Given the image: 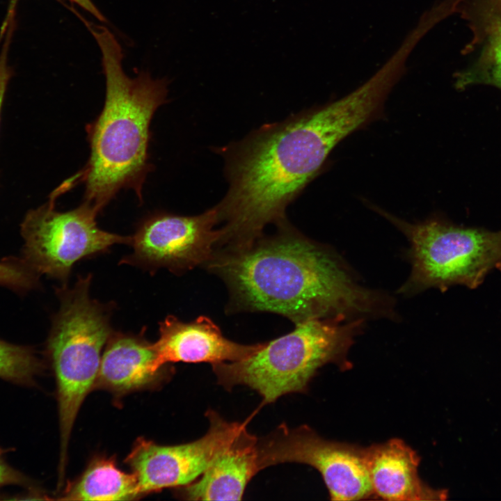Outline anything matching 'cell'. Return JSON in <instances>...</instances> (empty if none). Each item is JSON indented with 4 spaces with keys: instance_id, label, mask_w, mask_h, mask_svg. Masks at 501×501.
<instances>
[{
    "instance_id": "obj_22",
    "label": "cell",
    "mask_w": 501,
    "mask_h": 501,
    "mask_svg": "<svg viewBox=\"0 0 501 501\" xmlns=\"http://www.w3.org/2000/svg\"><path fill=\"white\" fill-rule=\"evenodd\" d=\"M488 5L486 12L501 15V0H487Z\"/></svg>"
},
{
    "instance_id": "obj_17",
    "label": "cell",
    "mask_w": 501,
    "mask_h": 501,
    "mask_svg": "<svg viewBox=\"0 0 501 501\" xmlns=\"http://www.w3.org/2000/svg\"><path fill=\"white\" fill-rule=\"evenodd\" d=\"M42 369V362L33 349L0 340V379L33 386Z\"/></svg>"
},
{
    "instance_id": "obj_3",
    "label": "cell",
    "mask_w": 501,
    "mask_h": 501,
    "mask_svg": "<svg viewBox=\"0 0 501 501\" xmlns=\"http://www.w3.org/2000/svg\"><path fill=\"white\" fill-rule=\"evenodd\" d=\"M102 51L106 78L103 109L86 127L88 160L74 175L85 185L84 201L98 213L122 189H133L140 200L150 170V126L157 109L166 102L165 79L141 73L132 79L122 67L121 47L104 27L85 22Z\"/></svg>"
},
{
    "instance_id": "obj_20",
    "label": "cell",
    "mask_w": 501,
    "mask_h": 501,
    "mask_svg": "<svg viewBox=\"0 0 501 501\" xmlns=\"http://www.w3.org/2000/svg\"><path fill=\"white\" fill-rule=\"evenodd\" d=\"M6 485L31 486V481L23 474L10 466L0 452V488Z\"/></svg>"
},
{
    "instance_id": "obj_14",
    "label": "cell",
    "mask_w": 501,
    "mask_h": 501,
    "mask_svg": "<svg viewBox=\"0 0 501 501\" xmlns=\"http://www.w3.org/2000/svg\"><path fill=\"white\" fill-rule=\"evenodd\" d=\"M163 369L157 367L154 343L143 335L112 334L102 356L95 386L123 395L155 384Z\"/></svg>"
},
{
    "instance_id": "obj_9",
    "label": "cell",
    "mask_w": 501,
    "mask_h": 501,
    "mask_svg": "<svg viewBox=\"0 0 501 501\" xmlns=\"http://www.w3.org/2000/svg\"><path fill=\"white\" fill-rule=\"evenodd\" d=\"M216 207L196 216L158 212L145 218L132 237L133 253L122 262L180 273L212 259L220 238Z\"/></svg>"
},
{
    "instance_id": "obj_11",
    "label": "cell",
    "mask_w": 501,
    "mask_h": 501,
    "mask_svg": "<svg viewBox=\"0 0 501 501\" xmlns=\"http://www.w3.org/2000/svg\"><path fill=\"white\" fill-rule=\"evenodd\" d=\"M264 344L233 342L224 337L218 326L207 317L184 322L168 316L160 323L159 337L154 346L157 367L163 369L169 363L212 365L238 361L254 354Z\"/></svg>"
},
{
    "instance_id": "obj_18",
    "label": "cell",
    "mask_w": 501,
    "mask_h": 501,
    "mask_svg": "<svg viewBox=\"0 0 501 501\" xmlns=\"http://www.w3.org/2000/svg\"><path fill=\"white\" fill-rule=\"evenodd\" d=\"M38 276L22 260L10 257L0 262V285L27 291L35 287Z\"/></svg>"
},
{
    "instance_id": "obj_15",
    "label": "cell",
    "mask_w": 501,
    "mask_h": 501,
    "mask_svg": "<svg viewBox=\"0 0 501 501\" xmlns=\"http://www.w3.org/2000/svg\"><path fill=\"white\" fill-rule=\"evenodd\" d=\"M60 500H131L141 495L134 473L119 469L111 458H98L68 484Z\"/></svg>"
},
{
    "instance_id": "obj_8",
    "label": "cell",
    "mask_w": 501,
    "mask_h": 501,
    "mask_svg": "<svg viewBox=\"0 0 501 501\" xmlns=\"http://www.w3.org/2000/svg\"><path fill=\"white\" fill-rule=\"evenodd\" d=\"M261 470L284 463L309 465L321 475L332 500H358L375 495L367 449L321 438L307 425L280 424L257 440Z\"/></svg>"
},
{
    "instance_id": "obj_7",
    "label": "cell",
    "mask_w": 501,
    "mask_h": 501,
    "mask_svg": "<svg viewBox=\"0 0 501 501\" xmlns=\"http://www.w3.org/2000/svg\"><path fill=\"white\" fill-rule=\"evenodd\" d=\"M67 187L63 182L45 203L29 210L21 223L24 240L22 260L38 276L64 283L80 260L132 241L130 237L101 230L95 221L99 213L85 201L70 211L56 210V199Z\"/></svg>"
},
{
    "instance_id": "obj_5",
    "label": "cell",
    "mask_w": 501,
    "mask_h": 501,
    "mask_svg": "<svg viewBox=\"0 0 501 501\" xmlns=\"http://www.w3.org/2000/svg\"><path fill=\"white\" fill-rule=\"evenodd\" d=\"M91 277L58 290L61 305L47 340L55 374L60 430L58 473L63 475L72 429L86 397L95 388L102 351L112 335L107 308L91 299Z\"/></svg>"
},
{
    "instance_id": "obj_19",
    "label": "cell",
    "mask_w": 501,
    "mask_h": 501,
    "mask_svg": "<svg viewBox=\"0 0 501 501\" xmlns=\"http://www.w3.org/2000/svg\"><path fill=\"white\" fill-rule=\"evenodd\" d=\"M13 30L14 27L10 26L4 33L5 38L0 52V120L7 88L13 73L8 61V49Z\"/></svg>"
},
{
    "instance_id": "obj_13",
    "label": "cell",
    "mask_w": 501,
    "mask_h": 501,
    "mask_svg": "<svg viewBox=\"0 0 501 501\" xmlns=\"http://www.w3.org/2000/svg\"><path fill=\"white\" fill-rule=\"evenodd\" d=\"M366 449L369 475L375 495L388 500L447 498V491L434 489L419 477L420 459L402 440L394 438Z\"/></svg>"
},
{
    "instance_id": "obj_4",
    "label": "cell",
    "mask_w": 501,
    "mask_h": 501,
    "mask_svg": "<svg viewBox=\"0 0 501 501\" xmlns=\"http://www.w3.org/2000/svg\"><path fill=\"white\" fill-rule=\"evenodd\" d=\"M364 320L325 318L296 324L292 332L264 342L252 356L212 364V369L218 383L226 390L246 385L257 391L264 404L274 402L283 395L305 392L317 370L327 363L349 369L347 353Z\"/></svg>"
},
{
    "instance_id": "obj_1",
    "label": "cell",
    "mask_w": 501,
    "mask_h": 501,
    "mask_svg": "<svg viewBox=\"0 0 501 501\" xmlns=\"http://www.w3.org/2000/svg\"><path fill=\"white\" fill-rule=\"evenodd\" d=\"M387 93L368 79L342 98L268 124L223 150L228 192L217 205L225 250L245 248L285 212L319 173L333 149L383 116Z\"/></svg>"
},
{
    "instance_id": "obj_21",
    "label": "cell",
    "mask_w": 501,
    "mask_h": 501,
    "mask_svg": "<svg viewBox=\"0 0 501 501\" xmlns=\"http://www.w3.org/2000/svg\"><path fill=\"white\" fill-rule=\"evenodd\" d=\"M19 0H10L8 8L7 10V13L5 17V19L3 22V24L1 28V34L3 33L5 30L6 29L9 22L15 18V9L16 6L18 3ZM71 1L74 2L75 3L80 6L81 8L86 10L88 12L93 15L96 18L100 19V21H104L105 19L103 17V15L100 13V12L96 8V7L94 6V4L91 2L90 0H70Z\"/></svg>"
},
{
    "instance_id": "obj_10",
    "label": "cell",
    "mask_w": 501,
    "mask_h": 501,
    "mask_svg": "<svg viewBox=\"0 0 501 501\" xmlns=\"http://www.w3.org/2000/svg\"><path fill=\"white\" fill-rule=\"evenodd\" d=\"M206 416L209 428L194 441L175 445H161L145 438L136 441L125 463L136 475L143 495L182 487L197 479L246 424L228 422L213 410H208Z\"/></svg>"
},
{
    "instance_id": "obj_12",
    "label": "cell",
    "mask_w": 501,
    "mask_h": 501,
    "mask_svg": "<svg viewBox=\"0 0 501 501\" xmlns=\"http://www.w3.org/2000/svg\"><path fill=\"white\" fill-rule=\"evenodd\" d=\"M257 440L246 424L199 479L180 487V495L190 500H241L247 484L260 470Z\"/></svg>"
},
{
    "instance_id": "obj_2",
    "label": "cell",
    "mask_w": 501,
    "mask_h": 501,
    "mask_svg": "<svg viewBox=\"0 0 501 501\" xmlns=\"http://www.w3.org/2000/svg\"><path fill=\"white\" fill-rule=\"evenodd\" d=\"M247 247L215 251L207 267L229 289L232 307L269 312L295 324L314 319L343 321L390 317V299L359 284L345 263L328 248L292 228Z\"/></svg>"
},
{
    "instance_id": "obj_6",
    "label": "cell",
    "mask_w": 501,
    "mask_h": 501,
    "mask_svg": "<svg viewBox=\"0 0 501 501\" xmlns=\"http://www.w3.org/2000/svg\"><path fill=\"white\" fill-rule=\"evenodd\" d=\"M370 206L410 242L411 272L401 292L455 284L474 287L492 268L501 267V232L459 228L434 218L411 223Z\"/></svg>"
},
{
    "instance_id": "obj_16",
    "label": "cell",
    "mask_w": 501,
    "mask_h": 501,
    "mask_svg": "<svg viewBox=\"0 0 501 501\" xmlns=\"http://www.w3.org/2000/svg\"><path fill=\"white\" fill-rule=\"evenodd\" d=\"M485 45L477 65L461 74L457 85L486 83L501 88V15L484 12Z\"/></svg>"
}]
</instances>
